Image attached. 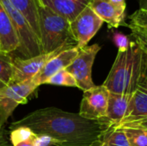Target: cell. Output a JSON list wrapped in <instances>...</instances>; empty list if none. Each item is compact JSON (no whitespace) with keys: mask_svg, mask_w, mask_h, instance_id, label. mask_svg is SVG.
I'll return each instance as SVG.
<instances>
[{"mask_svg":"<svg viewBox=\"0 0 147 146\" xmlns=\"http://www.w3.org/2000/svg\"><path fill=\"white\" fill-rule=\"evenodd\" d=\"M133 40L139 46L141 51L147 52V34L137 30H131Z\"/></svg>","mask_w":147,"mask_h":146,"instance_id":"cell-25","label":"cell"},{"mask_svg":"<svg viewBox=\"0 0 147 146\" xmlns=\"http://www.w3.org/2000/svg\"><path fill=\"white\" fill-rule=\"evenodd\" d=\"M13 6L22 14L30 25L33 32L40 42L39 29V8L42 3L41 0H9Z\"/></svg>","mask_w":147,"mask_h":146,"instance_id":"cell-15","label":"cell"},{"mask_svg":"<svg viewBox=\"0 0 147 146\" xmlns=\"http://www.w3.org/2000/svg\"><path fill=\"white\" fill-rule=\"evenodd\" d=\"M42 3L56 14L71 22L88 5L86 0H41Z\"/></svg>","mask_w":147,"mask_h":146,"instance_id":"cell-13","label":"cell"},{"mask_svg":"<svg viewBox=\"0 0 147 146\" xmlns=\"http://www.w3.org/2000/svg\"><path fill=\"white\" fill-rule=\"evenodd\" d=\"M39 29L42 53L52 52L64 46H77L70 22L51 10L43 3L39 8Z\"/></svg>","mask_w":147,"mask_h":146,"instance_id":"cell-3","label":"cell"},{"mask_svg":"<svg viewBox=\"0 0 147 146\" xmlns=\"http://www.w3.org/2000/svg\"><path fill=\"white\" fill-rule=\"evenodd\" d=\"M13 74V57L0 52V81L5 85L10 83Z\"/></svg>","mask_w":147,"mask_h":146,"instance_id":"cell-19","label":"cell"},{"mask_svg":"<svg viewBox=\"0 0 147 146\" xmlns=\"http://www.w3.org/2000/svg\"><path fill=\"white\" fill-rule=\"evenodd\" d=\"M101 146H109V145H106L105 143H102V145H101Z\"/></svg>","mask_w":147,"mask_h":146,"instance_id":"cell-32","label":"cell"},{"mask_svg":"<svg viewBox=\"0 0 147 146\" xmlns=\"http://www.w3.org/2000/svg\"><path fill=\"white\" fill-rule=\"evenodd\" d=\"M28 127L35 134H44L57 141V146H101L106 136L116 126L107 117L89 120L79 114L65 112L57 108L33 111L10 123L9 130Z\"/></svg>","mask_w":147,"mask_h":146,"instance_id":"cell-1","label":"cell"},{"mask_svg":"<svg viewBox=\"0 0 147 146\" xmlns=\"http://www.w3.org/2000/svg\"><path fill=\"white\" fill-rule=\"evenodd\" d=\"M88 5L108 24L109 28H118L121 26L127 27L126 10L118 9L109 0H89Z\"/></svg>","mask_w":147,"mask_h":146,"instance_id":"cell-11","label":"cell"},{"mask_svg":"<svg viewBox=\"0 0 147 146\" xmlns=\"http://www.w3.org/2000/svg\"><path fill=\"white\" fill-rule=\"evenodd\" d=\"M37 145L38 146H57L58 143L56 140L47 135L37 134Z\"/></svg>","mask_w":147,"mask_h":146,"instance_id":"cell-27","label":"cell"},{"mask_svg":"<svg viewBox=\"0 0 147 146\" xmlns=\"http://www.w3.org/2000/svg\"><path fill=\"white\" fill-rule=\"evenodd\" d=\"M116 128H135V129H141L147 131V119L124 123L120 125Z\"/></svg>","mask_w":147,"mask_h":146,"instance_id":"cell-26","label":"cell"},{"mask_svg":"<svg viewBox=\"0 0 147 146\" xmlns=\"http://www.w3.org/2000/svg\"><path fill=\"white\" fill-rule=\"evenodd\" d=\"M144 119H147V91L137 87L132 95L127 115L120 125Z\"/></svg>","mask_w":147,"mask_h":146,"instance_id":"cell-16","label":"cell"},{"mask_svg":"<svg viewBox=\"0 0 147 146\" xmlns=\"http://www.w3.org/2000/svg\"><path fill=\"white\" fill-rule=\"evenodd\" d=\"M141 50V49H140ZM142 52L140 67V76L138 80V86L142 89L147 91V52Z\"/></svg>","mask_w":147,"mask_h":146,"instance_id":"cell-23","label":"cell"},{"mask_svg":"<svg viewBox=\"0 0 147 146\" xmlns=\"http://www.w3.org/2000/svg\"><path fill=\"white\" fill-rule=\"evenodd\" d=\"M109 91L102 84L84 91L79 114L89 120H100L107 117Z\"/></svg>","mask_w":147,"mask_h":146,"instance_id":"cell-9","label":"cell"},{"mask_svg":"<svg viewBox=\"0 0 147 146\" xmlns=\"http://www.w3.org/2000/svg\"><path fill=\"white\" fill-rule=\"evenodd\" d=\"M12 146H38L37 134L28 127H18L9 133Z\"/></svg>","mask_w":147,"mask_h":146,"instance_id":"cell-17","label":"cell"},{"mask_svg":"<svg viewBox=\"0 0 147 146\" xmlns=\"http://www.w3.org/2000/svg\"><path fill=\"white\" fill-rule=\"evenodd\" d=\"M69 48L72 47H60L52 52L41 53L38 56L26 59L13 57V74L10 83H22L32 80L51 59L60 52Z\"/></svg>","mask_w":147,"mask_h":146,"instance_id":"cell-8","label":"cell"},{"mask_svg":"<svg viewBox=\"0 0 147 146\" xmlns=\"http://www.w3.org/2000/svg\"><path fill=\"white\" fill-rule=\"evenodd\" d=\"M0 2L12 22L19 40V47L16 51L18 52L16 58L26 59L41 54L40 44L22 14L13 6L9 0H0Z\"/></svg>","mask_w":147,"mask_h":146,"instance_id":"cell-4","label":"cell"},{"mask_svg":"<svg viewBox=\"0 0 147 146\" xmlns=\"http://www.w3.org/2000/svg\"><path fill=\"white\" fill-rule=\"evenodd\" d=\"M78 52L79 49L77 46L60 52L55 57L51 59L42 70L33 78L34 83L38 87L41 84H45L49 77L62 70H65L78 56Z\"/></svg>","mask_w":147,"mask_h":146,"instance_id":"cell-10","label":"cell"},{"mask_svg":"<svg viewBox=\"0 0 147 146\" xmlns=\"http://www.w3.org/2000/svg\"><path fill=\"white\" fill-rule=\"evenodd\" d=\"M113 41L115 42V44L116 45V46L118 47V50H125L127 49L130 46V42L131 40H129L128 36L119 33V32H115L113 34Z\"/></svg>","mask_w":147,"mask_h":146,"instance_id":"cell-24","label":"cell"},{"mask_svg":"<svg viewBox=\"0 0 147 146\" xmlns=\"http://www.w3.org/2000/svg\"><path fill=\"white\" fill-rule=\"evenodd\" d=\"M0 52H1V51H0Z\"/></svg>","mask_w":147,"mask_h":146,"instance_id":"cell-34","label":"cell"},{"mask_svg":"<svg viewBox=\"0 0 147 146\" xmlns=\"http://www.w3.org/2000/svg\"><path fill=\"white\" fill-rule=\"evenodd\" d=\"M140 4V9L147 10V0H138Z\"/></svg>","mask_w":147,"mask_h":146,"instance_id":"cell-30","label":"cell"},{"mask_svg":"<svg viewBox=\"0 0 147 146\" xmlns=\"http://www.w3.org/2000/svg\"><path fill=\"white\" fill-rule=\"evenodd\" d=\"M100 50L101 46L98 44L86 46L79 49L78 56L65 69L75 78L78 88L83 91H86L96 86L92 80L91 72L95 59Z\"/></svg>","mask_w":147,"mask_h":146,"instance_id":"cell-5","label":"cell"},{"mask_svg":"<svg viewBox=\"0 0 147 146\" xmlns=\"http://www.w3.org/2000/svg\"><path fill=\"white\" fill-rule=\"evenodd\" d=\"M115 7L120 9L126 10L127 8V0H109Z\"/></svg>","mask_w":147,"mask_h":146,"instance_id":"cell-29","label":"cell"},{"mask_svg":"<svg viewBox=\"0 0 147 146\" xmlns=\"http://www.w3.org/2000/svg\"><path fill=\"white\" fill-rule=\"evenodd\" d=\"M146 132H147V131H146Z\"/></svg>","mask_w":147,"mask_h":146,"instance_id":"cell-35","label":"cell"},{"mask_svg":"<svg viewBox=\"0 0 147 146\" xmlns=\"http://www.w3.org/2000/svg\"><path fill=\"white\" fill-rule=\"evenodd\" d=\"M142 52L131 40L127 49L118 50L112 68L103 83L111 93L133 95L137 89Z\"/></svg>","mask_w":147,"mask_h":146,"instance_id":"cell-2","label":"cell"},{"mask_svg":"<svg viewBox=\"0 0 147 146\" xmlns=\"http://www.w3.org/2000/svg\"><path fill=\"white\" fill-rule=\"evenodd\" d=\"M19 47V40L12 22L0 2V51L10 54Z\"/></svg>","mask_w":147,"mask_h":146,"instance_id":"cell-12","label":"cell"},{"mask_svg":"<svg viewBox=\"0 0 147 146\" xmlns=\"http://www.w3.org/2000/svg\"><path fill=\"white\" fill-rule=\"evenodd\" d=\"M127 28L130 30H137L147 34V10L138 9L128 16Z\"/></svg>","mask_w":147,"mask_h":146,"instance_id":"cell-18","label":"cell"},{"mask_svg":"<svg viewBox=\"0 0 147 146\" xmlns=\"http://www.w3.org/2000/svg\"><path fill=\"white\" fill-rule=\"evenodd\" d=\"M4 87H6V85L2 82V81H0V89H3Z\"/></svg>","mask_w":147,"mask_h":146,"instance_id":"cell-31","label":"cell"},{"mask_svg":"<svg viewBox=\"0 0 147 146\" xmlns=\"http://www.w3.org/2000/svg\"><path fill=\"white\" fill-rule=\"evenodd\" d=\"M130 146H147V132L135 128H122Z\"/></svg>","mask_w":147,"mask_h":146,"instance_id":"cell-21","label":"cell"},{"mask_svg":"<svg viewBox=\"0 0 147 146\" xmlns=\"http://www.w3.org/2000/svg\"><path fill=\"white\" fill-rule=\"evenodd\" d=\"M103 21L87 5L83 11L71 22V30L77 42V47L82 49L88 46L90 40L102 28Z\"/></svg>","mask_w":147,"mask_h":146,"instance_id":"cell-7","label":"cell"},{"mask_svg":"<svg viewBox=\"0 0 147 146\" xmlns=\"http://www.w3.org/2000/svg\"><path fill=\"white\" fill-rule=\"evenodd\" d=\"M86 1H89V0H86Z\"/></svg>","mask_w":147,"mask_h":146,"instance_id":"cell-33","label":"cell"},{"mask_svg":"<svg viewBox=\"0 0 147 146\" xmlns=\"http://www.w3.org/2000/svg\"><path fill=\"white\" fill-rule=\"evenodd\" d=\"M109 146H130L127 135L122 128H115L105 138L104 142Z\"/></svg>","mask_w":147,"mask_h":146,"instance_id":"cell-22","label":"cell"},{"mask_svg":"<svg viewBox=\"0 0 147 146\" xmlns=\"http://www.w3.org/2000/svg\"><path fill=\"white\" fill-rule=\"evenodd\" d=\"M45 84L52 85H59V86H67V87H78L77 82L73 76L68 72L66 70H62L51 77H49Z\"/></svg>","mask_w":147,"mask_h":146,"instance_id":"cell-20","label":"cell"},{"mask_svg":"<svg viewBox=\"0 0 147 146\" xmlns=\"http://www.w3.org/2000/svg\"><path fill=\"white\" fill-rule=\"evenodd\" d=\"M0 146H12L9 133L3 127H0Z\"/></svg>","mask_w":147,"mask_h":146,"instance_id":"cell-28","label":"cell"},{"mask_svg":"<svg viewBox=\"0 0 147 146\" xmlns=\"http://www.w3.org/2000/svg\"><path fill=\"white\" fill-rule=\"evenodd\" d=\"M37 87L32 79L22 83H10L0 89V127L19 104L27 103L28 97Z\"/></svg>","mask_w":147,"mask_h":146,"instance_id":"cell-6","label":"cell"},{"mask_svg":"<svg viewBox=\"0 0 147 146\" xmlns=\"http://www.w3.org/2000/svg\"><path fill=\"white\" fill-rule=\"evenodd\" d=\"M131 98L132 95H123L109 92L107 118L111 120L116 126V127L126 117Z\"/></svg>","mask_w":147,"mask_h":146,"instance_id":"cell-14","label":"cell"}]
</instances>
